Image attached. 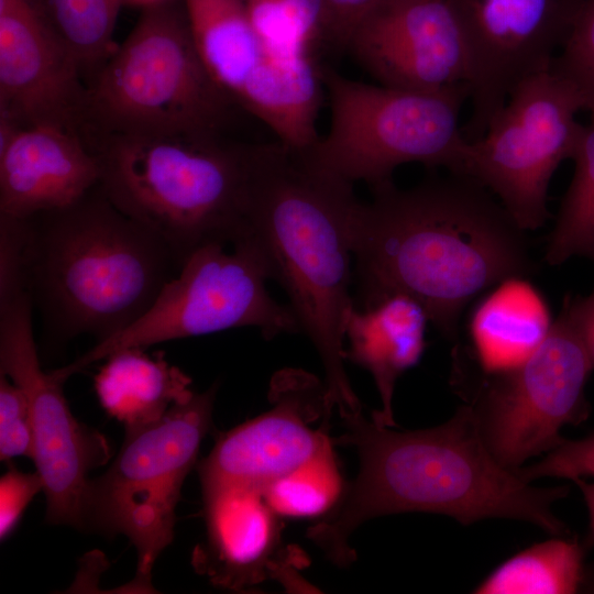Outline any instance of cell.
<instances>
[{"instance_id": "9", "label": "cell", "mask_w": 594, "mask_h": 594, "mask_svg": "<svg viewBox=\"0 0 594 594\" xmlns=\"http://www.w3.org/2000/svg\"><path fill=\"white\" fill-rule=\"evenodd\" d=\"M593 371L562 307L543 342L524 362L482 372L453 355L451 382L472 409L488 450L517 471L528 459L559 446L563 427L587 419L585 386Z\"/></svg>"}, {"instance_id": "24", "label": "cell", "mask_w": 594, "mask_h": 594, "mask_svg": "<svg viewBox=\"0 0 594 594\" xmlns=\"http://www.w3.org/2000/svg\"><path fill=\"white\" fill-rule=\"evenodd\" d=\"M575 153L571 183L562 198L556 223L548 239L546 261L559 265L573 256L594 264V109Z\"/></svg>"}, {"instance_id": "23", "label": "cell", "mask_w": 594, "mask_h": 594, "mask_svg": "<svg viewBox=\"0 0 594 594\" xmlns=\"http://www.w3.org/2000/svg\"><path fill=\"white\" fill-rule=\"evenodd\" d=\"M590 538L553 536L510 557L473 591L476 594H572L590 580L585 569Z\"/></svg>"}, {"instance_id": "5", "label": "cell", "mask_w": 594, "mask_h": 594, "mask_svg": "<svg viewBox=\"0 0 594 594\" xmlns=\"http://www.w3.org/2000/svg\"><path fill=\"white\" fill-rule=\"evenodd\" d=\"M85 141L99 185L124 215L160 235L184 263L243 228L246 145L177 135L97 134Z\"/></svg>"}, {"instance_id": "21", "label": "cell", "mask_w": 594, "mask_h": 594, "mask_svg": "<svg viewBox=\"0 0 594 594\" xmlns=\"http://www.w3.org/2000/svg\"><path fill=\"white\" fill-rule=\"evenodd\" d=\"M553 319L549 304L526 276L508 277L472 308L469 344L453 354L482 372H498L524 362L543 342Z\"/></svg>"}, {"instance_id": "33", "label": "cell", "mask_w": 594, "mask_h": 594, "mask_svg": "<svg viewBox=\"0 0 594 594\" xmlns=\"http://www.w3.org/2000/svg\"><path fill=\"white\" fill-rule=\"evenodd\" d=\"M326 7V43L346 50L361 22L386 0H323Z\"/></svg>"}, {"instance_id": "30", "label": "cell", "mask_w": 594, "mask_h": 594, "mask_svg": "<svg viewBox=\"0 0 594 594\" xmlns=\"http://www.w3.org/2000/svg\"><path fill=\"white\" fill-rule=\"evenodd\" d=\"M26 218L0 215V305L28 293Z\"/></svg>"}, {"instance_id": "31", "label": "cell", "mask_w": 594, "mask_h": 594, "mask_svg": "<svg viewBox=\"0 0 594 594\" xmlns=\"http://www.w3.org/2000/svg\"><path fill=\"white\" fill-rule=\"evenodd\" d=\"M517 471L528 482L541 477L571 481L585 476L594 477V433L578 440L563 439L540 461Z\"/></svg>"}, {"instance_id": "35", "label": "cell", "mask_w": 594, "mask_h": 594, "mask_svg": "<svg viewBox=\"0 0 594 594\" xmlns=\"http://www.w3.org/2000/svg\"><path fill=\"white\" fill-rule=\"evenodd\" d=\"M580 488L587 507L590 520V540L594 543V483H588L584 479L573 481Z\"/></svg>"}, {"instance_id": "36", "label": "cell", "mask_w": 594, "mask_h": 594, "mask_svg": "<svg viewBox=\"0 0 594 594\" xmlns=\"http://www.w3.org/2000/svg\"><path fill=\"white\" fill-rule=\"evenodd\" d=\"M160 1H164V0H123V2H129V3H134V4L142 6V8L147 7L150 4H153V3H156V2H160Z\"/></svg>"}, {"instance_id": "27", "label": "cell", "mask_w": 594, "mask_h": 594, "mask_svg": "<svg viewBox=\"0 0 594 594\" xmlns=\"http://www.w3.org/2000/svg\"><path fill=\"white\" fill-rule=\"evenodd\" d=\"M345 484L332 448L262 493L270 507L283 517L320 518L339 501Z\"/></svg>"}, {"instance_id": "6", "label": "cell", "mask_w": 594, "mask_h": 594, "mask_svg": "<svg viewBox=\"0 0 594 594\" xmlns=\"http://www.w3.org/2000/svg\"><path fill=\"white\" fill-rule=\"evenodd\" d=\"M235 106L206 68L183 0H164L143 8L87 82L80 133L220 139Z\"/></svg>"}, {"instance_id": "25", "label": "cell", "mask_w": 594, "mask_h": 594, "mask_svg": "<svg viewBox=\"0 0 594 594\" xmlns=\"http://www.w3.org/2000/svg\"><path fill=\"white\" fill-rule=\"evenodd\" d=\"M51 28L87 82L113 53L123 0H37Z\"/></svg>"}, {"instance_id": "26", "label": "cell", "mask_w": 594, "mask_h": 594, "mask_svg": "<svg viewBox=\"0 0 594 594\" xmlns=\"http://www.w3.org/2000/svg\"><path fill=\"white\" fill-rule=\"evenodd\" d=\"M250 21L264 47L274 56H314L326 42L323 0H243Z\"/></svg>"}, {"instance_id": "28", "label": "cell", "mask_w": 594, "mask_h": 594, "mask_svg": "<svg viewBox=\"0 0 594 594\" xmlns=\"http://www.w3.org/2000/svg\"><path fill=\"white\" fill-rule=\"evenodd\" d=\"M551 68L575 88L584 110L594 109V0H586Z\"/></svg>"}, {"instance_id": "1", "label": "cell", "mask_w": 594, "mask_h": 594, "mask_svg": "<svg viewBox=\"0 0 594 594\" xmlns=\"http://www.w3.org/2000/svg\"><path fill=\"white\" fill-rule=\"evenodd\" d=\"M372 191L351 227L361 308L403 295L454 338L474 297L536 268L524 230L473 178L450 173L408 189L389 183Z\"/></svg>"}, {"instance_id": "17", "label": "cell", "mask_w": 594, "mask_h": 594, "mask_svg": "<svg viewBox=\"0 0 594 594\" xmlns=\"http://www.w3.org/2000/svg\"><path fill=\"white\" fill-rule=\"evenodd\" d=\"M82 138L55 125H28L0 141V215L29 218L73 205L99 184Z\"/></svg>"}, {"instance_id": "22", "label": "cell", "mask_w": 594, "mask_h": 594, "mask_svg": "<svg viewBox=\"0 0 594 594\" xmlns=\"http://www.w3.org/2000/svg\"><path fill=\"white\" fill-rule=\"evenodd\" d=\"M103 361L94 388L100 406L125 432L156 422L170 407L194 395L190 377L163 353L150 356L142 348H127Z\"/></svg>"}, {"instance_id": "20", "label": "cell", "mask_w": 594, "mask_h": 594, "mask_svg": "<svg viewBox=\"0 0 594 594\" xmlns=\"http://www.w3.org/2000/svg\"><path fill=\"white\" fill-rule=\"evenodd\" d=\"M427 321L422 307L403 295L389 296L369 308L354 306L348 314L345 360L371 374L382 405L371 418L380 425L396 426L395 386L422 356Z\"/></svg>"}, {"instance_id": "4", "label": "cell", "mask_w": 594, "mask_h": 594, "mask_svg": "<svg viewBox=\"0 0 594 594\" xmlns=\"http://www.w3.org/2000/svg\"><path fill=\"white\" fill-rule=\"evenodd\" d=\"M25 255L28 293L45 326L96 343L136 321L183 265L99 184L68 207L26 218Z\"/></svg>"}, {"instance_id": "7", "label": "cell", "mask_w": 594, "mask_h": 594, "mask_svg": "<svg viewBox=\"0 0 594 594\" xmlns=\"http://www.w3.org/2000/svg\"><path fill=\"white\" fill-rule=\"evenodd\" d=\"M330 125L305 157L316 167L372 189L393 183L394 170L420 163L462 175L469 140L460 114L469 86L414 91L371 85L321 67Z\"/></svg>"}, {"instance_id": "2", "label": "cell", "mask_w": 594, "mask_h": 594, "mask_svg": "<svg viewBox=\"0 0 594 594\" xmlns=\"http://www.w3.org/2000/svg\"><path fill=\"white\" fill-rule=\"evenodd\" d=\"M339 443L356 451L359 471L337 504L307 537L339 568L356 560L352 534L365 521L399 513H431L464 526L488 518L530 522L551 536H570L553 504L569 486L536 487L499 463L484 443L470 406L447 422L397 431L363 413L342 418Z\"/></svg>"}, {"instance_id": "13", "label": "cell", "mask_w": 594, "mask_h": 594, "mask_svg": "<svg viewBox=\"0 0 594 594\" xmlns=\"http://www.w3.org/2000/svg\"><path fill=\"white\" fill-rule=\"evenodd\" d=\"M470 53L468 140L480 138L510 91L551 67L586 0H451Z\"/></svg>"}, {"instance_id": "10", "label": "cell", "mask_w": 594, "mask_h": 594, "mask_svg": "<svg viewBox=\"0 0 594 594\" xmlns=\"http://www.w3.org/2000/svg\"><path fill=\"white\" fill-rule=\"evenodd\" d=\"M231 245V251L221 243L196 250L136 321L53 372L66 382L121 349H145L232 328H256L267 340L300 332L289 306L277 302L266 289L271 268L256 242L243 235Z\"/></svg>"}, {"instance_id": "15", "label": "cell", "mask_w": 594, "mask_h": 594, "mask_svg": "<svg viewBox=\"0 0 594 594\" xmlns=\"http://www.w3.org/2000/svg\"><path fill=\"white\" fill-rule=\"evenodd\" d=\"M346 50L383 86L439 91L469 82V45L451 0H386Z\"/></svg>"}, {"instance_id": "14", "label": "cell", "mask_w": 594, "mask_h": 594, "mask_svg": "<svg viewBox=\"0 0 594 594\" xmlns=\"http://www.w3.org/2000/svg\"><path fill=\"white\" fill-rule=\"evenodd\" d=\"M270 410L221 433L198 465L201 488L239 485L264 491L332 448L327 426L333 411L324 382L300 369L276 372Z\"/></svg>"}, {"instance_id": "18", "label": "cell", "mask_w": 594, "mask_h": 594, "mask_svg": "<svg viewBox=\"0 0 594 594\" xmlns=\"http://www.w3.org/2000/svg\"><path fill=\"white\" fill-rule=\"evenodd\" d=\"M206 537L193 553L196 571L218 587L244 591L278 572L282 517L262 491L219 485L201 488Z\"/></svg>"}, {"instance_id": "8", "label": "cell", "mask_w": 594, "mask_h": 594, "mask_svg": "<svg viewBox=\"0 0 594 594\" xmlns=\"http://www.w3.org/2000/svg\"><path fill=\"white\" fill-rule=\"evenodd\" d=\"M217 385L174 405L156 422L125 432L108 470L90 480L84 529L125 536L136 550L129 590L153 592L152 570L174 538L176 506L212 424Z\"/></svg>"}, {"instance_id": "19", "label": "cell", "mask_w": 594, "mask_h": 594, "mask_svg": "<svg viewBox=\"0 0 594 594\" xmlns=\"http://www.w3.org/2000/svg\"><path fill=\"white\" fill-rule=\"evenodd\" d=\"M196 47L209 74L237 107L253 116L282 87L296 58L272 55L243 0H183Z\"/></svg>"}, {"instance_id": "34", "label": "cell", "mask_w": 594, "mask_h": 594, "mask_svg": "<svg viewBox=\"0 0 594 594\" xmlns=\"http://www.w3.org/2000/svg\"><path fill=\"white\" fill-rule=\"evenodd\" d=\"M562 307L581 337L594 369V290L587 296H566Z\"/></svg>"}, {"instance_id": "11", "label": "cell", "mask_w": 594, "mask_h": 594, "mask_svg": "<svg viewBox=\"0 0 594 594\" xmlns=\"http://www.w3.org/2000/svg\"><path fill=\"white\" fill-rule=\"evenodd\" d=\"M581 110L575 88L551 67L525 78L483 134L469 140L462 176L497 196L521 230L540 228L549 217L551 177L581 139Z\"/></svg>"}, {"instance_id": "16", "label": "cell", "mask_w": 594, "mask_h": 594, "mask_svg": "<svg viewBox=\"0 0 594 594\" xmlns=\"http://www.w3.org/2000/svg\"><path fill=\"white\" fill-rule=\"evenodd\" d=\"M86 91L37 0H0V116L80 133Z\"/></svg>"}, {"instance_id": "32", "label": "cell", "mask_w": 594, "mask_h": 594, "mask_svg": "<svg viewBox=\"0 0 594 594\" xmlns=\"http://www.w3.org/2000/svg\"><path fill=\"white\" fill-rule=\"evenodd\" d=\"M43 491L37 471L21 472L10 468L0 479V539L3 541L15 529L33 497Z\"/></svg>"}, {"instance_id": "12", "label": "cell", "mask_w": 594, "mask_h": 594, "mask_svg": "<svg viewBox=\"0 0 594 594\" xmlns=\"http://www.w3.org/2000/svg\"><path fill=\"white\" fill-rule=\"evenodd\" d=\"M29 294L0 305V374L25 394L34 431L36 471L43 480L46 521L84 529L89 473L108 463L111 447L79 422L63 392L65 382L42 370Z\"/></svg>"}, {"instance_id": "29", "label": "cell", "mask_w": 594, "mask_h": 594, "mask_svg": "<svg viewBox=\"0 0 594 594\" xmlns=\"http://www.w3.org/2000/svg\"><path fill=\"white\" fill-rule=\"evenodd\" d=\"M18 457L34 458L31 410L24 392L0 374V460Z\"/></svg>"}, {"instance_id": "3", "label": "cell", "mask_w": 594, "mask_h": 594, "mask_svg": "<svg viewBox=\"0 0 594 594\" xmlns=\"http://www.w3.org/2000/svg\"><path fill=\"white\" fill-rule=\"evenodd\" d=\"M359 202L353 184L316 167L300 150L279 141L246 145L240 237L256 242L272 279L287 294L300 332L321 361L330 407L341 418L362 413L344 365Z\"/></svg>"}]
</instances>
